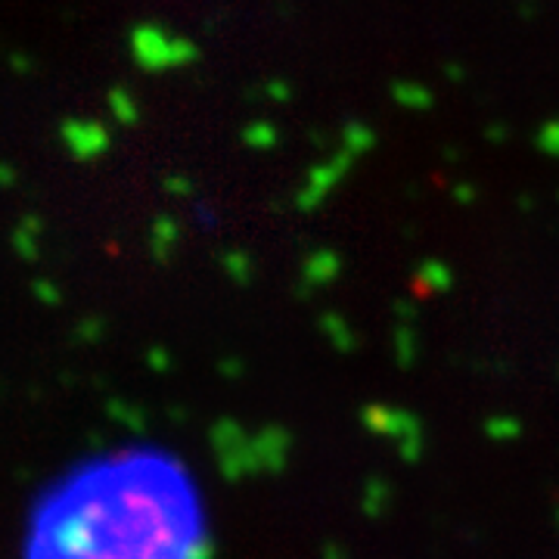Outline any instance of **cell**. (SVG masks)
<instances>
[{
	"instance_id": "obj_4",
	"label": "cell",
	"mask_w": 559,
	"mask_h": 559,
	"mask_svg": "<svg viewBox=\"0 0 559 559\" xmlns=\"http://www.w3.org/2000/svg\"><path fill=\"white\" fill-rule=\"evenodd\" d=\"M13 69H16V72H29L31 63H29V59H22V57H13Z\"/></svg>"
},
{
	"instance_id": "obj_1",
	"label": "cell",
	"mask_w": 559,
	"mask_h": 559,
	"mask_svg": "<svg viewBox=\"0 0 559 559\" xmlns=\"http://www.w3.org/2000/svg\"><path fill=\"white\" fill-rule=\"evenodd\" d=\"M131 59L144 72H171L197 63L199 47L190 38L168 35L159 22H140L131 29Z\"/></svg>"
},
{
	"instance_id": "obj_3",
	"label": "cell",
	"mask_w": 559,
	"mask_h": 559,
	"mask_svg": "<svg viewBox=\"0 0 559 559\" xmlns=\"http://www.w3.org/2000/svg\"><path fill=\"white\" fill-rule=\"evenodd\" d=\"M109 112L118 125H134V121L140 118L137 103H134V97L125 91V87H112L109 91Z\"/></svg>"
},
{
	"instance_id": "obj_2",
	"label": "cell",
	"mask_w": 559,
	"mask_h": 559,
	"mask_svg": "<svg viewBox=\"0 0 559 559\" xmlns=\"http://www.w3.org/2000/svg\"><path fill=\"white\" fill-rule=\"evenodd\" d=\"M59 137H63L66 150L81 162L97 159L109 150V131H106L100 121L69 118V121H63V127H59Z\"/></svg>"
}]
</instances>
